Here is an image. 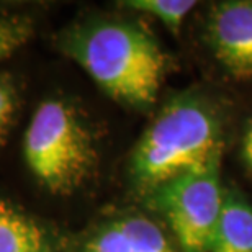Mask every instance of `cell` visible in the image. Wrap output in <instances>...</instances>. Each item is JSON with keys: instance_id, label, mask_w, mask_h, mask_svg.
Returning a JSON list of instances; mask_svg holds the SVG:
<instances>
[{"instance_id": "1", "label": "cell", "mask_w": 252, "mask_h": 252, "mask_svg": "<svg viewBox=\"0 0 252 252\" xmlns=\"http://www.w3.org/2000/svg\"><path fill=\"white\" fill-rule=\"evenodd\" d=\"M59 46L117 102L144 108L158 98L167 59L141 25L115 18L90 20L69 28Z\"/></svg>"}, {"instance_id": "2", "label": "cell", "mask_w": 252, "mask_h": 252, "mask_svg": "<svg viewBox=\"0 0 252 252\" xmlns=\"http://www.w3.org/2000/svg\"><path fill=\"white\" fill-rule=\"evenodd\" d=\"M221 153V131L215 113L195 98L170 100L136 144L131 175L154 190Z\"/></svg>"}, {"instance_id": "3", "label": "cell", "mask_w": 252, "mask_h": 252, "mask_svg": "<svg viewBox=\"0 0 252 252\" xmlns=\"http://www.w3.org/2000/svg\"><path fill=\"white\" fill-rule=\"evenodd\" d=\"M23 154L34 179L54 195H69L92 177L97 148L87 125L67 102L44 100L25 133Z\"/></svg>"}, {"instance_id": "4", "label": "cell", "mask_w": 252, "mask_h": 252, "mask_svg": "<svg viewBox=\"0 0 252 252\" xmlns=\"http://www.w3.org/2000/svg\"><path fill=\"white\" fill-rule=\"evenodd\" d=\"M224 201L220 156L153 190V203L184 252H210Z\"/></svg>"}, {"instance_id": "5", "label": "cell", "mask_w": 252, "mask_h": 252, "mask_svg": "<svg viewBox=\"0 0 252 252\" xmlns=\"http://www.w3.org/2000/svg\"><path fill=\"white\" fill-rule=\"evenodd\" d=\"M210 36L221 64L241 79H252V2H224L210 20Z\"/></svg>"}, {"instance_id": "6", "label": "cell", "mask_w": 252, "mask_h": 252, "mask_svg": "<svg viewBox=\"0 0 252 252\" xmlns=\"http://www.w3.org/2000/svg\"><path fill=\"white\" fill-rule=\"evenodd\" d=\"M82 252H175L154 221L125 216L97 229L85 241Z\"/></svg>"}, {"instance_id": "7", "label": "cell", "mask_w": 252, "mask_h": 252, "mask_svg": "<svg viewBox=\"0 0 252 252\" xmlns=\"http://www.w3.org/2000/svg\"><path fill=\"white\" fill-rule=\"evenodd\" d=\"M54 239L44 226L17 206L0 201V252H54Z\"/></svg>"}, {"instance_id": "8", "label": "cell", "mask_w": 252, "mask_h": 252, "mask_svg": "<svg viewBox=\"0 0 252 252\" xmlns=\"http://www.w3.org/2000/svg\"><path fill=\"white\" fill-rule=\"evenodd\" d=\"M210 252H252V208L238 196H226Z\"/></svg>"}, {"instance_id": "9", "label": "cell", "mask_w": 252, "mask_h": 252, "mask_svg": "<svg viewBox=\"0 0 252 252\" xmlns=\"http://www.w3.org/2000/svg\"><path fill=\"white\" fill-rule=\"evenodd\" d=\"M123 5L134 12L151 15L156 20L162 22L169 30L177 32L185 17L193 10L196 2H190V0H129Z\"/></svg>"}, {"instance_id": "10", "label": "cell", "mask_w": 252, "mask_h": 252, "mask_svg": "<svg viewBox=\"0 0 252 252\" xmlns=\"http://www.w3.org/2000/svg\"><path fill=\"white\" fill-rule=\"evenodd\" d=\"M34 34V22L28 15H0V61L25 46Z\"/></svg>"}, {"instance_id": "11", "label": "cell", "mask_w": 252, "mask_h": 252, "mask_svg": "<svg viewBox=\"0 0 252 252\" xmlns=\"http://www.w3.org/2000/svg\"><path fill=\"white\" fill-rule=\"evenodd\" d=\"M18 110V89L12 75L0 74V144L7 138Z\"/></svg>"}, {"instance_id": "12", "label": "cell", "mask_w": 252, "mask_h": 252, "mask_svg": "<svg viewBox=\"0 0 252 252\" xmlns=\"http://www.w3.org/2000/svg\"><path fill=\"white\" fill-rule=\"evenodd\" d=\"M244 158L248 160L249 167L252 169V126L249 128L248 134H246V139H244Z\"/></svg>"}]
</instances>
